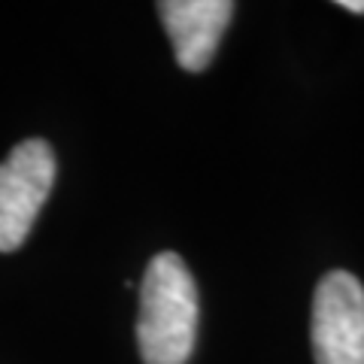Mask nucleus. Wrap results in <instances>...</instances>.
Segmentation results:
<instances>
[{
  "mask_svg": "<svg viewBox=\"0 0 364 364\" xmlns=\"http://www.w3.org/2000/svg\"><path fill=\"white\" fill-rule=\"evenodd\" d=\"M198 289L176 252H158L140 282L136 343L143 364H186L195 349Z\"/></svg>",
  "mask_w": 364,
  "mask_h": 364,
  "instance_id": "1",
  "label": "nucleus"
},
{
  "mask_svg": "<svg viewBox=\"0 0 364 364\" xmlns=\"http://www.w3.org/2000/svg\"><path fill=\"white\" fill-rule=\"evenodd\" d=\"M55 182V152L46 140H25L0 161V252L28 240Z\"/></svg>",
  "mask_w": 364,
  "mask_h": 364,
  "instance_id": "2",
  "label": "nucleus"
},
{
  "mask_svg": "<svg viewBox=\"0 0 364 364\" xmlns=\"http://www.w3.org/2000/svg\"><path fill=\"white\" fill-rule=\"evenodd\" d=\"M316 364H364V286L346 270L325 273L313 294Z\"/></svg>",
  "mask_w": 364,
  "mask_h": 364,
  "instance_id": "3",
  "label": "nucleus"
},
{
  "mask_svg": "<svg viewBox=\"0 0 364 364\" xmlns=\"http://www.w3.org/2000/svg\"><path fill=\"white\" fill-rule=\"evenodd\" d=\"M158 13L173 43L176 64L188 73L207 70L225 28L231 25V0H161Z\"/></svg>",
  "mask_w": 364,
  "mask_h": 364,
  "instance_id": "4",
  "label": "nucleus"
},
{
  "mask_svg": "<svg viewBox=\"0 0 364 364\" xmlns=\"http://www.w3.org/2000/svg\"><path fill=\"white\" fill-rule=\"evenodd\" d=\"M340 9H346V13H355V16H364V0H340L337 4Z\"/></svg>",
  "mask_w": 364,
  "mask_h": 364,
  "instance_id": "5",
  "label": "nucleus"
}]
</instances>
